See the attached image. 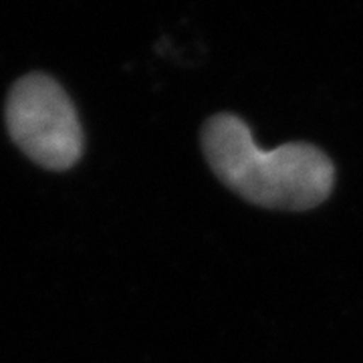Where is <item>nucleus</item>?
<instances>
[{
    "label": "nucleus",
    "mask_w": 363,
    "mask_h": 363,
    "mask_svg": "<svg viewBox=\"0 0 363 363\" xmlns=\"http://www.w3.org/2000/svg\"><path fill=\"white\" fill-rule=\"evenodd\" d=\"M202 152L216 178L250 204L272 210H311L335 186V166L321 147L291 142L260 150L245 119L212 116L202 128Z\"/></svg>",
    "instance_id": "nucleus-1"
},
{
    "label": "nucleus",
    "mask_w": 363,
    "mask_h": 363,
    "mask_svg": "<svg viewBox=\"0 0 363 363\" xmlns=\"http://www.w3.org/2000/svg\"><path fill=\"white\" fill-rule=\"evenodd\" d=\"M6 128L13 142L43 168H71L83 154L77 109L45 73H28L14 83L6 99Z\"/></svg>",
    "instance_id": "nucleus-2"
}]
</instances>
